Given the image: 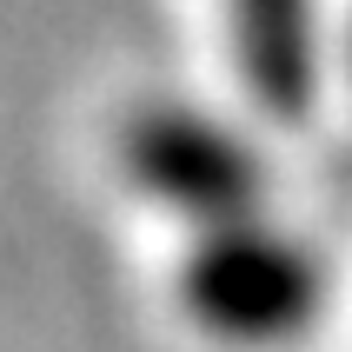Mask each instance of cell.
<instances>
[{
	"mask_svg": "<svg viewBox=\"0 0 352 352\" xmlns=\"http://www.w3.org/2000/svg\"><path fill=\"white\" fill-rule=\"evenodd\" d=\"M346 67H352V34H346Z\"/></svg>",
	"mask_w": 352,
	"mask_h": 352,
	"instance_id": "cell-4",
	"label": "cell"
},
{
	"mask_svg": "<svg viewBox=\"0 0 352 352\" xmlns=\"http://www.w3.org/2000/svg\"><path fill=\"white\" fill-rule=\"evenodd\" d=\"M173 299L199 339L226 352H279L306 339L326 313V266L306 239L266 219H233L193 233L179 253Z\"/></svg>",
	"mask_w": 352,
	"mask_h": 352,
	"instance_id": "cell-1",
	"label": "cell"
},
{
	"mask_svg": "<svg viewBox=\"0 0 352 352\" xmlns=\"http://www.w3.org/2000/svg\"><path fill=\"white\" fill-rule=\"evenodd\" d=\"M233 60L246 94L273 120L313 113L319 94V20L313 0H226Z\"/></svg>",
	"mask_w": 352,
	"mask_h": 352,
	"instance_id": "cell-3",
	"label": "cell"
},
{
	"mask_svg": "<svg viewBox=\"0 0 352 352\" xmlns=\"http://www.w3.org/2000/svg\"><path fill=\"white\" fill-rule=\"evenodd\" d=\"M120 173L146 206L186 219L193 233L259 219L266 199V166L226 120L179 107V100H146L120 126Z\"/></svg>",
	"mask_w": 352,
	"mask_h": 352,
	"instance_id": "cell-2",
	"label": "cell"
}]
</instances>
